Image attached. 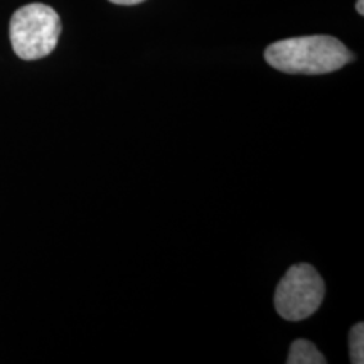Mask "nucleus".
<instances>
[{
  "mask_svg": "<svg viewBox=\"0 0 364 364\" xmlns=\"http://www.w3.org/2000/svg\"><path fill=\"white\" fill-rule=\"evenodd\" d=\"M356 11L363 16V14H364V0H358V2H356Z\"/></svg>",
  "mask_w": 364,
  "mask_h": 364,
  "instance_id": "obj_7",
  "label": "nucleus"
},
{
  "mask_svg": "<svg viewBox=\"0 0 364 364\" xmlns=\"http://www.w3.org/2000/svg\"><path fill=\"white\" fill-rule=\"evenodd\" d=\"M289 364H326L327 359L324 358L318 349L314 346L311 341L297 339L294 341L292 348H290L289 358H287Z\"/></svg>",
  "mask_w": 364,
  "mask_h": 364,
  "instance_id": "obj_4",
  "label": "nucleus"
},
{
  "mask_svg": "<svg viewBox=\"0 0 364 364\" xmlns=\"http://www.w3.org/2000/svg\"><path fill=\"white\" fill-rule=\"evenodd\" d=\"M326 284L309 263L290 267L275 290V311L285 321L299 322L311 317L321 307Z\"/></svg>",
  "mask_w": 364,
  "mask_h": 364,
  "instance_id": "obj_3",
  "label": "nucleus"
},
{
  "mask_svg": "<svg viewBox=\"0 0 364 364\" xmlns=\"http://www.w3.org/2000/svg\"><path fill=\"white\" fill-rule=\"evenodd\" d=\"M108 2L115 4V6H136V4H142L145 0H108Z\"/></svg>",
  "mask_w": 364,
  "mask_h": 364,
  "instance_id": "obj_6",
  "label": "nucleus"
},
{
  "mask_svg": "<svg viewBox=\"0 0 364 364\" xmlns=\"http://www.w3.org/2000/svg\"><path fill=\"white\" fill-rule=\"evenodd\" d=\"M61 36V19L46 4H27L14 12L9 24V38L14 53L24 61L49 56Z\"/></svg>",
  "mask_w": 364,
  "mask_h": 364,
  "instance_id": "obj_2",
  "label": "nucleus"
},
{
  "mask_svg": "<svg viewBox=\"0 0 364 364\" xmlns=\"http://www.w3.org/2000/svg\"><path fill=\"white\" fill-rule=\"evenodd\" d=\"M265 59L272 68L289 75H327L351 63L354 54L331 36H304L270 44Z\"/></svg>",
  "mask_w": 364,
  "mask_h": 364,
  "instance_id": "obj_1",
  "label": "nucleus"
},
{
  "mask_svg": "<svg viewBox=\"0 0 364 364\" xmlns=\"http://www.w3.org/2000/svg\"><path fill=\"white\" fill-rule=\"evenodd\" d=\"M349 351H351L353 364L364 363V326L361 322L354 326L349 334Z\"/></svg>",
  "mask_w": 364,
  "mask_h": 364,
  "instance_id": "obj_5",
  "label": "nucleus"
}]
</instances>
